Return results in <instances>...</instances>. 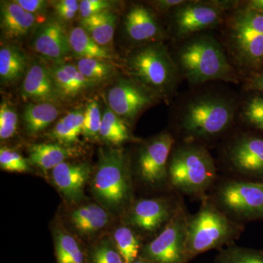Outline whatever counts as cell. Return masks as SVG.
<instances>
[{"instance_id":"cell-19","label":"cell","mask_w":263,"mask_h":263,"mask_svg":"<svg viewBox=\"0 0 263 263\" xmlns=\"http://www.w3.org/2000/svg\"><path fill=\"white\" fill-rule=\"evenodd\" d=\"M230 41L235 55L241 63L248 66L262 63V34L232 24Z\"/></svg>"},{"instance_id":"cell-29","label":"cell","mask_w":263,"mask_h":263,"mask_svg":"<svg viewBox=\"0 0 263 263\" xmlns=\"http://www.w3.org/2000/svg\"><path fill=\"white\" fill-rule=\"evenodd\" d=\"M100 138L108 144L119 145L133 140L127 122L108 107L104 110Z\"/></svg>"},{"instance_id":"cell-33","label":"cell","mask_w":263,"mask_h":263,"mask_svg":"<svg viewBox=\"0 0 263 263\" xmlns=\"http://www.w3.org/2000/svg\"><path fill=\"white\" fill-rule=\"evenodd\" d=\"M88 263H125L114 242L103 240L88 252Z\"/></svg>"},{"instance_id":"cell-43","label":"cell","mask_w":263,"mask_h":263,"mask_svg":"<svg viewBox=\"0 0 263 263\" xmlns=\"http://www.w3.org/2000/svg\"><path fill=\"white\" fill-rule=\"evenodd\" d=\"M247 88L263 92V72L251 78L247 83Z\"/></svg>"},{"instance_id":"cell-6","label":"cell","mask_w":263,"mask_h":263,"mask_svg":"<svg viewBox=\"0 0 263 263\" xmlns=\"http://www.w3.org/2000/svg\"><path fill=\"white\" fill-rule=\"evenodd\" d=\"M129 76L153 90L160 98L174 95L179 79V69L162 42L142 45L129 55Z\"/></svg>"},{"instance_id":"cell-5","label":"cell","mask_w":263,"mask_h":263,"mask_svg":"<svg viewBox=\"0 0 263 263\" xmlns=\"http://www.w3.org/2000/svg\"><path fill=\"white\" fill-rule=\"evenodd\" d=\"M92 193L104 206L120 211L132 205L133 181L129 157L122 148H100L91 183Z\"/></svg>"},{"instance_id":"cell-45","label":"cell","mask_w":263,"mask_h":263,"mask_svg":"<svg viewBox=\"0 0 263 263\" xmlns=\"http://www.w3.org/2000/svg\"><path fill=\"white\" fill-rule=\"evenodd\" d=\"M132 263H152L150 262H148V260H146V259H144L143 258H141V257H138V258L136 259V260L133 261Z\"/></svg>"},{"instance_id":"cell-44","label":"cell","mask_w":263,"mask_h":263,"mask_svg":"<svg viewBox=\"0 0 263 263\" xmlns=\"http://www.w3.org/2000/svg\"><path fill=\"white\" fill-rule=\"evenodd\" d=\"M247 8L263 13V0H252L247 3Z\"/></svg>"},{"instance_id":"cell-4","label":"cell","mask_w":263,"mask_h":263,"mask_svg":"<svg viewBox=\"0 0 263 263\" xmlns=\"http://www.w3.org/2000/svg\"><path fill=\"white\" fill-rule=\"evenodd\" d=\"M177 65L190 84L236 81V75L217 40L209 34L193 36L180 47Z\"/></svg>"},{"instance_id":"cell-34","label":"cell","mask_w":263,"mask_h":263,"mask_svg":"<svg viewBox=\"0 0 263 263\" xmlns=\"http://www.w3.org/2000/svg\"><path fill=\"white\" fill-rule=\"evenodd\" d=\"M102 115L100 105L95 100H90L84 110V122L82 134L90 140L100 138Z\"/></svg>"},{"instance_id":"cell-10","label":"cell","mask_w":263,"mask_h":263,"mask_svg":"<svg viewBox=\"0 0 263 263\" xmlns=\"http://www.w3.org/2000/svg\"><path fill=\"white\" fill-rule=\"evenodd\" d=\"M237 4V1H187L173 11L175 34L179 39H186L214 28L222 21L224 10Z\"/></svg>"},{"instance_id":"cell-38","label":"cell","mask_w":263,"mask_h":263,"mask_svg":"<svg viewBox=\"0 0 263 263\" xmlns=\"http://www.w3.org/2000/svg\"><path fill=\"white\" fill-rule=\"evenodd\" d=\"M232 24L241 26L263 35V13L259 12L245 8L235 15Z\"/></svg>"},{"instance_id":"cell-13","label":"cell","mask_w":263,"mask_h":263,"mask_svg":"<svg viewBox=\"0 0 263 263\" xmlns=\"http://www.w3.org/2000/svg\"><path fill=\"white\" fill-rule=\"evenodd\" d=\"M228 167L238 176H263V138L242 135L230 141L224 151Z\"/></svg>"},{"instance_id":"cell-14","label":"cell","mask_w":263,"mask_h":263,"mask_svg":"<svg viewBox=\"0 0 263 263\" xmlns=\"http://www.w3.org/2000/svg\"><path fill=\"white\" fill-rule=\"evenodd\" d=\"M30 45L36 53L54 64L62 63L71 51L68 34L55 19H49L34 29Z\"/></svg>"},{"instance_id":"cell-8","label":"cell","mask_w":263,"mask_h":263,"mask_svg":"<svg viewBox=\"0 0 263 263\" xmlns=\"http://www.w3.org/2000/svg\"><path fill=\"white\" fill-rule=\"evenodd\" d=\"M190 215L181 200L168 224L153 239L143 245L139 257L152 263H188L186 238Z\"/></svg>"},{"instance_id":"cell-11","label":"cell","mask_w":263,"mask_h":263,"mask_svg":"<svg viewBox=\"0 0 263 263\" xmlns=\"http://www.w3.org/2000/svg\"><path fill=\"white\" fill-rule=\"evenodd\" d=\"M182 199L162 197L141 199L128 208L125 224L138 235L157 236L174 217Z\"/></svg>"},{"instance_id":"cell-39","label":"cell","mask_w":263,"mask_h":263,"mask_svg":"<svg viewBox=\"0 0 263 263\" xmlns=\"http://www.w3.org/2000/svg\"><path fill=\"white\" fill-rule=\"evenodd\" d=\"M112 5V2L106 0H83L80 2L79 14L82 19L87 18L91 15L110 10Z\"/></svg>"},{"instance_id":"cell-15","label":"cell","mask_w":263,"mask_h":263,"mask_svg":"<svg viewBox=\"0 0 263 263\" xmlns=\"http://www.w3.org/2000/svg\"><path fill=\"white\" fill-rule=\"evenodd\" d=\"M86 162H64L52 170V179L67 201L75 203L84 196V189L91 175Z\"/></svg>"},{"instance_id":"cell-27","label":"cell","mask_w":263,"mask_h":263,"mask_svg":"<svg viewBox=\"0 0 263 263\" xmlns=\"http://www.w3.org/2000/svg\"><path fill=\"white\" fill-rule=\"evenodd\" d=\"M84 122V111H71L57 122L49 133V137L60 144L72 146L79 142V137L83 133Z\"/></svg>"},{"instance_id":"cell-1","label":"cell","mask_w":263,"mask_h":263,"mask_svg":"<svg viewBox=\"0 0 263 263\" xmlns=\"http://www.w3.org/2000/svg\"><path fill=\"white\" fill-rule=\"evenodd\" d=\"M216 179L215 162L203 144L183 141L174 146L168 162L169 186L173 190L202 200Z\"/></svg>"},{"instance_id":"cell-35","label":"cell","mask_w":263,"mask_h":263,"mask_svg":"<svg viewBox=\"0 0 263 263\" xmlns=\"http://www.w3.org/2000/svg\"><path fill=\"white\" fill-rule=\"evenodd\" d=\"M18 115L14 107L7 101L0 105V138L10 139L16 133L18 127Z\"/></svg>"},{"instance_id":"cell-26","label":"cell","mask_w":263,"mask_h":263,"mask_svg":"<svg viewBox=\"0 0 263 263\" xmlns=\"http://www.w3.org/2000/svg\"><path fill=\"white\" fill-rule=\"evenodd\" d=\"M71 51L78 58L95 59L112 62L113 55L95 42L83 27L71 29L68 34Z\"/></svg>"},{"instance_id":"cell-17","label":"cell","mask_w":263,"mask_h":263,"mask_svg":"<svg viewBox=\"0 0 263 263\" xmlns=\"http://www.w3.org/2000/svg\"><path fill=\"white\" fill-rule=\"evenodd\" d=\"M124 30L133 42H161L164 32L155 14L144 5L137 4L128 10L124 18Z\"/></svg>"},{"instance_id":"cell-24","label":"cell","mask_w":263,"mask_h":263,"mask_svg":"<svg viewBox=\"0 0 263 263\" xmlns=\"http://www.w3.org/2000/svg\"><path fill=\"white\" fill-rule=\"evenodd\" d=\"M59 114V108L53 103H29L24 108L23 113L26 132L30 136L39 134L56 120Z\"/></svg>"},{"instance_id":"cell-23","label":"cell","mask_w":263,"mask_h":263,"mask_svg":"<svg viewBox=\"0 0 263 263\" xmlns=\"http://www.w3.org/2000/svg\"><path fill=\"white\" fill-rule=\"evenodd\" d=\"M109 220L108 213L97 204L81 205L70 214L71 224L78 233L83 235L98 233L106 227Z\"/></svg>"},{"instance_id":"cell-7","label":"cell","mask_w":263,"mask_h":263,"mask_svg":"<svg viewBox=\"0 0 263 263\" xmlns=\"http://www.w3.org/2000/svg\"><path fill=\"white\" fill-rule=\"evenodd\" d=\"M212 195L216 205L233 220L263 219V181L228 179L218 183Z\"/></svg>"},{"instance_id":"cell-2","label":"cell","mask_w":263,"mask_h":263,"mask_svg":"<svg viewBox=\"0 0 263 263\" xmlns=\"http://www.w3.org/2000/svg\"><path fill=\"white\" fill-rule=\"evenodd\" d=\"M234 100L217 94L195 97L184 105L179 119L183 141L202 144L224 134L234 121Z\"/></svg>"},{"instance_id":"cell-32","label":"cell","mask_w":263,"mask_h":263,"mask_svg":"<svg viewBox=\"0 0 263 263\" xmlns=\"http://www.w3.org/2000/svg\"><path fill=\"white\" fill-rule=\"evenodd\" d=\"M214 263H263V251L233 245L221 249Z\"/></svg>"},{"instance_id":"cell-41","label":"cell","mask_w":263,"mask_h":263,"mask_svg":"<svg viewBox=\"0 0 263 263\" xmlns=\"http://www.w3.org/2000/svg\"><path fill=\"white\" fill-rule=\"evenodd\" d=\"M15 2L24 10L34 15L43 11L47 5L46 2L43 0H16Z\"/></svg>"},{"instance_id":"cell-22","label":"cell","mask_w":263,"mask_h":263,"mask_svg":"<svg viewBox=\"0 0 263 263\" xmlns=\"http://www.w3.org/2000/svg\"><path fill=\"white\" fill-rule=\"evenodd\" d=\"M75 155L76 150L72 146L60 143H39L29 147V162L43 171H47Z\"/></svg>"},{"instance_id":"cell-40","label":"cell","mask_w":263,"mask_h":263,"mask_svg":"<svg viewBox=\"0 0 263 263\" xmlns=\"http://www.w3.org/2000/svg\"><path fill=\"white\" fill-rule=\"evenodd\" d=\"M54 9L61 20L70 22L80 9V2L76 0H61L55 3Z\"/></svg>"},{"instance_id":"cell-16","label":"cell","mask_w":263,"mask_h":263,"mask_svg":"<svg viewBox=\"0 0 263 263\" xmlns=\"http://www.w3.org/2000/svg\"><path fill=\"white\" fill-rule=\"evenodd\" d=\"M21 94L25 101L56 103L60 97L50 67L41 62L29 66L22 82Z\"/></svg>"},{"instance_id":"cell-9","label":"cell","mask_w":263,"mask_h":263,"mask_svg":"<svg viewBox=\"0 0 263 263\" xmlns=\"http://www.w3.org/2000/svg\"><path fill=\"white\" fill-rule=\"evenodd\" d=\"M175 143L174 136L164 131L141 145L137 153L136 173L143 184L150 187L169 186L168 162Z\"/></svg>"},{"instance_id":"cell-18","label":"cell","mask_w":263,"mask_h":263,"mask_svg":"<svg viewBox=\"0 0 263 263\" xmlns=\"http://www.w3.org/2000/svg\"><path fill=\"white\" fill-rule=\"evenodd\" d=\"M50 69L60 98H77L98 85L84 77L77 67L71 64H53Z\"/></svg>"},{"instance_id":"cell-42","label":"cell","mask_w":263,"mask_h":263,"mask_svg":"<svg viewBox=\"0 0 263 263\" xmlns=\"http://www.w3.org/2000/svg\"><path fill=\"white\" fill-rule=\"evenodd\" d=\"M186 0H157L154 1L152 4L155 7L156 9L161 12H167L171 10L174 11L175 9L179 8L186 3Z\"/></svg>"},{"instance_id":"cell-31","label":"cell","mask_w":263,"mask_h":263,"mask_svg":"<svg viewBox=\"0 0 263 263\" xmlns=\"http://www.w3.org/2000/svg\"><path fill=\"white\" fill-rule=\"evenodd\" d=\"M76 67L84 77L98 84L108 80L115 72L112 62L95 59H80L78 60Z\"/></svg>"},{"instance_id":"cell-3","label":"cell","mask_w":263,"mask_h":263,"mask_svg":"<svg viewBox=\"0 0 263 263\" xmlns=\"http://www.w3.org/2000/svg\"><path fill=\"white\" fill-rule=\"evenodd\" d=\"M245 227L226 215L207 195L198 212L190 215L186 229V253L188 261L212 249L234 245Z\"/></svg>"},{"instance_id":"cell-28","label":"cell","mask_w":263,"mask_h":263,"mask_svg":"<svg viewBox=\"0 0 263 263\" xmlns=\"http://www.w3.org/2000/svg\"><path fill=\"white\" fill-rule=\"evenodd\" d=\"M57 263H88V254L78 240L65 230L53 232Z\"/></svg>"},{"instance_id":"cell-21","label":"cell","mask_w":263,"mask_h":263,"mask_svg":"<svg viewBox=\"0 0 263 263\" xmlns=\"http://www.w3.org/2000/svg\"><path fill=\"white\" fill-rule=\"evenodd\" d=\"M28 60L24 52L14 45L0 48V80L2 85L14 84L24 79L28 70Z\"/></svg>"},{"instance_id":"cell-37","label":"cell","mask_w":263,"mask_h":263,"mask_svg":"<svg viewBox=\"0 0 263 263\" xmlns=\"http://www.w3.org/2000/svg\"><path fill=\"white\" fill-rule=\"evenodd\" d=\"M242 116L249 124L263 130V97L255 95L249 99L243 107Z\"/></svg>"},{"instance_id":"cell-36","label":"cell","mask_w":263,"mask_h":263,"mask_svg":"<svg viewBox=\"0 0 263 263\" xmlns=\"http://www.w3.org/2000/svg\"><path fill=\"white\" fill-rule=\"evenodd\" d=\"M0 167L8 172L24 173L29 170L28 161L16 151L7 147L0 149Z\"/></svg>"},{"instance_id":"cell-25","label":"cell","mask_w":263,"mask_h":263,"mask_svg":"<svg viewBox=\"0 0 263 263\" xmlns=\"http://www.w3.org/2000/svg\"><path fill=\"white\" fill-rule=\"evenodd\" d=\"M117 17L110 10L102 12L82 19L81 27L94 39L95 42L107 49L113 42Z\"/></svg>"},{"instance_id":"cell-20","label":"cell","mask_w":263,"mask_h":263,"mask_svg":"<svg viewBox=\"0 0 263 263\" xmlns=\"http://www.w3.org/2000/svg\"><path fill=\"white\" fill-rule=\"evenodd\" d=\"M35 24V15L24 10L15 1L2 2L0 26L8 39H22L32 30Z\"/></svg>"},{"instance_id":"cell-12","label":"cell","mask_w":263,"mask_h":263,"mask_svg":"<svg viewBox=\"0 0 263 263\" xmlns=\"http://www.w3.org/2000/svg\"><path fill=\"white\" fill-rule=\"evenodd\" d=\"M108 107L126 122H132L145 109L161 98L153 90L140 81L130 79H120L107 93Z\"/></svg>"},{"instance_id":"cell-30","label":"cell","mask_w":263,"mask_h":263,"mask_svg":"<svg viewBox=\"0 0 263 263\" xmlns=\"http://www.w3.org/2000/svg\"><path fill=\"white\" fill-rule=\"evenodd\" d=\"M114 243L125 263H132L139 257L142 249L139 235L130 227H119L114 233Z\"/></svg>"}]
</instances>
